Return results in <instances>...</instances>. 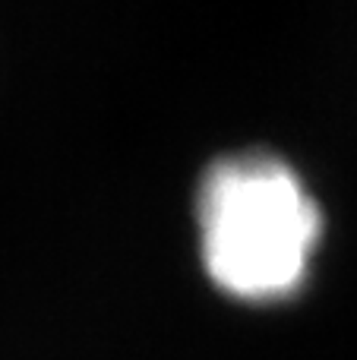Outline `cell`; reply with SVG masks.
Instances as JSON below:
<instances>
[{
  "label": "cell",
  "instance_id": "1",
  "mask_svg": "<svg viewBox=\"0 0 357 360\" xmlns=\"http://www.w3.org/2000/svg\"><path fill=\"white\" fill-rule=\"evenodd\" d=\"M200 250L209 278L240 300L297 294L323 234L320 205L272 155L221 158L196 190Z\"/></svg>",
  "mask_w": 357,
  "mask_h": 360
}]
</instances>
